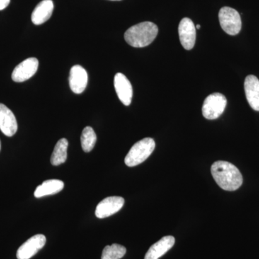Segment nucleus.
Returning a JSON list of instances; mask_svg holds the SVG:
<instances>
[{
  "mask_svg": "<svg viewBox=\"0 0 259 259\" xmlns=\"http://www.w3.org/2000/svg\"><path fill=\"white\" fill-rule=\"evenodd\" d=\"M211 173L216 183L223 190H237L243 184V176L241 171L229 162H214L211 167Z\"/></svg>",
  "mask_w": 259,
  "mask_h": 259,
  "instance_id": "1",
  "label": "nucleus"
},
{
  "mask_svg": "<svg viewBox=\"0 0 259 259\" xmlns=\"http://www.w3.org/2000/svg\"><path fill=\"white\" fill-rule=\"evenodd\" d=\"M158 28L151 22H143L131 27L125 32V41L134 48H144L150 45L157 36Z\"/></svg>",
  "mask_w": 259,
  "mask_h": 259,
  "instance_id": "2",
  "label": "nucleus"
},
{
  "mask_svg": "<svg viewBox=\"0 0 259 259\" xmlns=\"http://www.w3.org/2000/svg\"><path fill=\"white\" fill-rule=\"evenodd\" d=\"M156 147L154 140L146 138L134 145L126 155L125 163L127 166L134 167L146 161Z\"/></svg>",
  "mask_w": 259,
  "mask_h": 259,
  "instance_id": "3",
  "label": "nucleus"
},
{
  "mask_svg": "<svg viewBox=\"0 0 259 259\" xmlns=\"http://www.w3.org/2000/svg\"><path fill=\"white\" fill-rule=\"evenodd\" d=\"M218 18L221 28L228 35H236L241 31V15L237 10L229 7H223L220 10Z\"/></svg>",
  "mask_w": 259,
  "mask_h": 259,
  "instance_id": "4",
  "label": "nucleus"
},
{
  "mask_svg": "<svg viewBox=\"0 0 259 259\" xmlns=\"http://www.w3.org/2000/svg\"><path fill=\"white\" fill-rule=\"evenodd\" d=\"M226 97L221 93H214L206 97L202 105V115L207 120H215L224 112Z\"/></svg>",
  "mask_w": 259,
  "mask_h": 259,
  "instance_id": "5",
  "label": "nucleus"
},
{
  "mask_svg": "<svg viewBox=\"0 0 259 259\" xmlns=\"http://www.w3.org/2000/svg\"><path fill=\"white\" fill-rule=\"evenodd\" d=\"M47 243V238L44 235L37 234L29 238L17 251V258L30 259L44 248Z\"/></svg>",
  "mask_w": 259,
  "mask_h": 259,
  "instance_id": "6",
  "label": "nucleus"
},
{
  "mask_svg": "<svg viewBox=\"0 0 259 259\" xmlns=\"http://www.w3.org/2000/svg\"><path fill=\"white\" fill-rule=\"evenodd\" d=\"M125 204V199L121 197H109L104 199L98 204L95 209V215L102 219L110 217L120 211Z\"/></svg>",
  "mask_w": 259,
  "mask_h": 259,
  "instance_id": "7",
  "label": "nucleus"
},
{
  "mask_svg": "<svg viewBox=\"0 0 259 259\" xmlns=\"http://www.w3.org/2000/svg\"><path fill=\"white\" fill-rule=\"evenodd\" d=\"M39 62L36 58H29L15 68L12 79L15 82H23L35 75L38 69Z\"/></svg>",
  "mask_w": 259,
  "mask_h": 259,
  "instance_id": "8",
  "label": "nucleus"
},
{
  "mask_svg": "<svg viewBox=\"0 0 259 259\" xmlns=\"http://www.w3.org/2000/svg\"><path fill=\"white\" fill-rule=\"evenodd\" d=\"M181 44L186 50H192L196 41V27L191 19L185 18L179 25Z\"/></svg>",
  "mask_w": 259,
  "mask_h": 259,
  "instance_id": "9",
  "label": "nucleus"
},
{
  "mask_svg": "<svg viewBox=\"0 0 259 259\" xmlns=\"http://www.w3.org/2000/svg\"><path fill=\"white\" fill-rule=\"evenodd\" d=\"M114 85L119 100L125 106H129L133 98V88L129 80L122 73H117L114 78Z\"/></svg>",
  "mask_w": 259,
  "mask_h": 259,
  "instance_id": "10",
  "label": "nucleus"
},
{
  "mask_svg": "<svg viewBox=\"0 0 259 259\" xmlns=\"http://www.w3.org/2000/svg\"><path fill=\"white\" fill-rule=\"evenodd\" d=\"M88 82V74L86 70L80 65L72 66L70 71L69 85L71 91L81 94L84 91Z\"/></svg>",
  "mask_w": 259,
  "mask_h": 259,
  "instance_id": "11",
  "label": "nucleus"
},
{
  "mask_svg": "<svg viewBox=\"0 0 259 259\" xmlns=\"http://www.w3.org/2000/svg\"><path fill=\"white\" fill-rule=\"evenodd\" d=\"M0 130L8 137L14 136L18 131V122L14 114L2 103H0Z\"/></svg>",
  "mask_w": 259,
  "mask_h": 259,
  "instance_id": "12",
  "label": "nucleus"
},
{
  "mask_svg": "<svg viewBox=\"0 0 259 259\" xmlns=\"http://www.w3.org/2000/svg\"><path fill=\"white\" fill-rule=\"evenodd\" d=\"M244 90L247 101L253 110L259 111V80L249 75L245 79Z\"/></svg>",
  "mask_w": 259,
  "mask_h": 259,
  "instance_id": "13",
  "label": "nucleus"
},
{
  "mask_svg": "<svg viewBox=\"0 0 259 259\" xmlns=\"http://www.w3.org/2000/svg\"><path fill=\"white\" fill-rule=\"evenodd\" d=\"M175 243L173 236H164L150 247L144 259H158L171 249Z\"/></svg>",
  "mask_w": 259,
  "mask_h": 259,
  "instance_id": "14",
  "label": "nucleus"
},
{
  "mask_svg": "<svg viewBox=\"0 0 259 259\" xmlns=\"http://www.w3.org/2000/svg\"><path fill=\"white\" fill-rule=\"evenodd\" d=\"M52 0H42L35 7L32 13L31 20L35 25H39L46 23L51 18L54 11Z\"/></svg>",
  "mask_w": 259,
  "mask_h": 259,
  "instance_id": "15",
  "label": "nucleus"
},
{
  "mask_svg": "<svg viewBox=\"0 0 259 259\" xmlns=\"http://www.w3.org/2000/svg\"><path fill=\"white\" fill-rule=\"evenodd\" d=\"M64 183L61 180H49L42 182L39 185L34 192V196L36 198L45 197V196L52 195L59 193L64 189Z\"/></svg>",
  "mask_w": 259,
  "mask_h": 259,
  "instance_id": "16",
  "label": "nucleus"
},
{
  "mask_svg": "<svg viewBox=\"0 0 259 259\" xmlns=\"http://www.w3.org/2000/svg\"><path fill=\"white\" fill-rule=\"evenodd\" d=\"M69 142L66 139H61L58 141L54 148V152L51 155V164L59 166L65 163L67 158V149Z\"/></svg>",
  "mask_w": 259,
  "mask_h": 259,
  "instance_id": "17",
  "label": "nucleus"
},
{
  "mask_svg": "<svg viewBox=\"0 0 259 259\" xmlns=\"http://www.w3.org/2000/svg\"><path fill=\"white\" fill-rule=\"evenodd\" d=\"M97 142V136L92 127L88 126L83 130L81 136V147L84 152L89 153L93 149Z\"/></svg>",
  "mask_w": 259,
  "mask_h": 259,
  "instance_id": "18",
  "label": "nucleus"
},
{
  "mask_svg": "<svg viewBox=\"0 0 259 259\" xmlns=\"http://www.w3.org/2000/svg\"><path fill=\"white\" fill-rule=\"evenodd\" d=\"M126 253V248L123 245L114 243L107 245L102 251V259H120Z\"/></svg>",
  "mask_w": 259,
  "mask_h": 259,
  "instance_id": "19",
  "label": "nucleus"
},
{
  "mask_svg": "<svg viewBox=\"0 0 259 259\" xmlns=\"http://www.w3.org/2000/svg\"><path fill=\"white\" fill-rule=\"evenodd\" d=\"M10 0H0V10H5L9 5Z\"/></svg>",
  "mask_w": 259,
  "mask_h": 259,
  "instance_id": "20",
  "label": "nucleus"
},
{
  "mask_svg": "<svg viewBox=\"0 0 259 259\" xmlns=\"http://www.w3.org/2000/svg\"><path fill=\"white\" fill-rule=\"evenodd\" d=\"M196 28H197V29L200 28V25H197V26H196Z\"/></svg>",
  "mask_w": 259,
  "mask_h": 259,
  "instance_id": "21",
  "label": "nucleus"
},
{
  "mask_svg": "<svg viewBox=\"0 0 259 259\" xmlns=\"http://www.w3.org/2000/svg\"><path fill=\"white\" fill-rule=\"evenodd\" d=\"M0 150H1V141H0Z\"/></svg>",
  "mask_w": 259,
  "mask_h": 259,
  "instance_id": "22",
  "label": "nucleus"
},
{
  "mask_svg": "<svg viewBox=\"0 0 259 259\" xmlns=\"http://www.w3.org/2000/svg\"><path fill=\"white\" fill-rule=\"evenodd\" d=\"M112 1H120V0H112Z\"/></svg>",
  "mask_w": 259,
  "mask_h": 259,
  "instance_id": "23",
  "label": "nucleus"
}]
</instances>
